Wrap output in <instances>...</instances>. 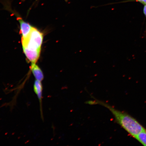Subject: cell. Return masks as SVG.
I'll return each instance as SVG.
<instances>
[{"label": "cell", "instance_id": "5b68a950", "mask_svg": "<svg viewBox=\"0 0 146 146\" xmlns=\"http://www.w3.org/2000/svg\"><path fill=\"white\" fill-rule=\"evenodd\" d=\"M34 90L40 102L41 101L43 87L41 81L36 80L34 84Z\"/></svg>", "mask_w": 146, "mask_h": 146}, {"label": "cell", "instance_id": "52a82bcc", "mask_svg": "<svg viewBox=\"0 0 146 146\" xmlns=\"http://www.w3.org/2000/svg\"><path fill=\"white\" fill-rule=\"evenodd\" d=\"M143 13L144 15L145 16V17L146 18V5H144L143 8ZM145 35L146 36V27L145 30Z\"/></svg>", "mask_w": 146, "mask_h": 146}, {"label": "cell", "instance_id": "6da1fadb", "mask_svg": "<svg viewBox=\"0 0 146 146\" xmlns=\"http://www.w3.org/2000/svg\"><path fill=\"white\" fill-rule=\"evenodd\" d=\"M94 100H89L86 103L90 105H99L108 109L112 113L116 122L129 135L135 138L139 133L145 130L137 120L125 112L118 110L106 102L96 99L91 96Z\"/></svg>", "mask_w": 146, "mask_h": 146}, {"label": "cell", "instance_id": "9c48e42d", "mask_svg": "<svg viewBox=\"0 0 146 146\" xmlns=\"http://www.w3.org/2000/svg\"><path fill=\"white\" fill-rule=\"evenodd\" d=\"M135 1L139 3H141V0H135Z\"/></svg>", "mask_w": 146, "mask_h": 146}, {"label": "cell", "instance_id": "8fae6325", "mask_svg": "<svg viewBox=\"0 0 146 146\" xmlns=\"http://www.w3.org/2000/svg\"><path fill=\"white\" fill-rule=\"evenodd\" d=\"M23 1H25V0H23Z\"/></svg>", "mask_w": 146, "mask_h": 146}, {"label": "cell", "instance_id": "277c9868", "mask_svg": "<svg viewBox=\"0 0 146 146\" xmlns=\"http://www.w3.org/2000/svg\"><path fill=\"white\" fill-rule=\"evenodd\" d=\"M31 69L36 80L41 82L44 79L43 73L36 63H32Z\"/></svg>", "mask_w": 146, "mask_h": 146}, {"label": "cell", "instance_id": "3957f363", "mask_svg": "<svg viewBox=\"0 0 146 146\" xmlns=\"http://www.w3.org/2000/svg\"><path fill=\"white\" fill-rule=\"evenodd\" d=\"M20 25V31L22 35L21 40H25L28 37L33 27L21 18H18Z\"/></svg>", "mask_w": 146, "mask_h": 146}, {"label": "cell", "instance_id": "30bf717a", "mask_svg": "<svg viewBox=\"0 0 146 146\" xmlns=\"http://www.w3.org/2000/svg\"><path fill=\"white\" fill-rule=\"evenodd\" d=\"M65 1H68V0H65Z\"/></svg>", "mask_w": 146, "mask_h": 146}, {"label": "cell", "instance_id": "7a4b0ae2", "mask_svg": "<svg viewBox=\"0 0 146 146\" xmlns=\"http://www.w3.org/2000/svg\"><path fill=\"white\" fill-rule=\"evenodd\" d=\"M43 34L37 29L33 27L28 37L21 40L23 51L41 52Z\"/></svg>", "mask_w": 146, "mask_h": 146}, {"label": "cell", "instance_id": "ba28073f", "mask_svg": "<svg viewBox=\"0 0 146 146\" xmlns=\"http://www.w3.org/2000/svg\"><path fill=\"white\" fill-rule=\"evenodd\" d=\"M140 3L143 4L144 5H146V0H141Z\"/></svg>", "mask_w": 146, "mask_h": 146}, {"label": "cell", "instance_id": "8992f818", "mask_svg": "<svg viewBox=\"0 0 146 146\" xmlns=\"http://www.w3.org/2000/svg\"><path fill=\"white\" fill-rule=\"evenodd\" d=\"M135 138L144 145L146 146V130L142 131L137 135Z\"/></svg>", "mask_w": 146, "mask_h": 146}]
</instances>
